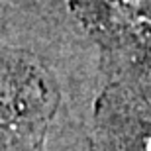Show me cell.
Returning a JSON list of instances; mask_svg holds the SVG:
<instances>
[{"label": "cell", "mask_w": 151, "mask_h": 151, "mask_svg": "<svg viewBox=\"0 0 151 151\" xmlns=\"http://www.w3.org/2000/svg\"><path fill=\"white\" fill-rule=\"evenodd\" d=\"M122 2V6H126L128 10H135V8H139L141 0H120Z\"/></svg>", "instance_id": "cell-1"}]
</instances>
